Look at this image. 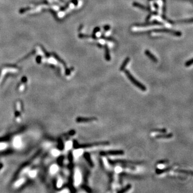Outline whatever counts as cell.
<instances>
[{
    "label": "cell",
    "instance_id": "d6986e66",
    "mask_svg": "<svg viewBox=\"0 0 193 193\" xmlns=\"http://www.w3.org/2000/svg\"><path fill=\"white\" fill-rule=\"evenodd\" d=\"M151 131L152 132H157V133H165L166 132V129L165 128H162V129H153L151 130Z\"/></svg>",
    "mask_w": 193,
    "mask_h": 193
},
{
    "label": "cell",
    "instance_id": "277c9868",
    "mask_svg": "<svg viewBox=\"0 0 193 193\" xmlns=\"http://www.w3.org/2000/svg\"><path fill=\"white\" fill-rule=\"evenodd\" d=\"M124 151L121 150H109L106 151H101L100 152V156H121L124 154Z\"/></svg>",
    "mask_w": 193,
    "mask_h": 193
},
{
    "label": "cell",
    "instance_id": "83f0119b",
    "mask_svg": "<svg viewBox=\"0 0 193 193\" xmlns=\"http://www.w3.org/2000/svg\"><path fill=\"white\" fill-rule=\"evenodd\" d=\"M104 28H105V30H108L110 28V27H109V25H106L105 26V27H104Z\"/></svg>",
    "mask_w": 193,
    "mask_h": 193
},
{
    "label": "cell",
    "instance_id": "7c38bea8",
    "mask_svg": "<svg viewBox=\"0 0 193 193\" xmlns=\"http://www.w3.org/2000/svg\"><path fill=\"white\" fill-rule=\"evenodd\" d=\"M84 156L85 157V158L86 160H87V163H89V165L91 167H93V163L92 162V160H91V157L90 155V154L89 153H87V152H86V153H85L84 154Z\"/></svg>",
    "mask_w": 193,
    "mask_h": 193
},
{
    "label": "cell",
    "instance_id": "4316f807",
    "mask_svg": "<svg viewBox=\"0 0 193 193\" xmlns=\"http://www.w3.org/2000/svg\"><path fill=\"white\" fill-rule=\"evenodd\" d=\"M100 31V28H98V27H96V28H95V30H94V32H93V33H95V34H96V33L97 32H98V31Z\"/></svg>",
    "mask_w": 193,
    "mask_h": 193
},
{
    "label": "cell",
    "instance_id": "52a82bcc",
    "mask_svg": "<svg viewBox=\"0 0 193 193\" xmlns=\"http://www.w3.org/2000/svg\"><path fill=\"white\" fill-rule=\"evenodd\" d=\"M13 145L16 148H19L22 146V140L20 136H16L13 140Z\"/></svg>",
    "mask_w": 193,
    "mask_h": 193
},
{
    "label": "cell",
    "instance_id": "603a6c76",
    "mask_svg": "<svg viewBox=\"0 0 193 193\" xmlns=\"http://www.w3.org/2000/svg\"><path fill=\"white\" fill-rule=\"evenodd\" d=\"M193 64V59H190V60L188 61L187 62H186L185 63V66L186 67H189L190 66H192V64Z\"/></svg>",
    "mask_w": 193,
    "mask_h": 193
},
{
    "label": "cell",
    "instance_id": "44dd1931",
    "mask_svg": "<svg viewBox=\"0 0 193 193\" xmlns=\"http://www.w3.org/2000/svg\"><path fill=\"white\" fill-rule=\"evenodd\" d=\"M6 146L7 145L5 143H0V150L5 149Z\"/></svg>",
    "mask_w": 193,
    "mask_h": 193
},
{
    "label": "cell",
    "instance_id": "8992f818",
    "mask_svg": "<svg viewBox=\"0 0 193 193\" xmlns=\"http://www.w3.org/2000/svg\"><path fill=\"white\" fill-rule=\"evenodd\" d=\"M97 120V118L96 117H90V118H82L79 117L76 119V122L79 123H85V122H92L94 121Z\"/></svg>",
    "mask_w": 193,
    "mask_h": 193
},
{
    "label": "cell",
    "instance_id": "2e32d148",
    "mask_svg": "<svg viewBox=\"0 0 193 193\" xmlns=\"http://www.w3.org/2000/svg\"><path fill=\"white\" fill-rule=\"evenodd\" d=\"M131 184H128V185L125 186V187L121 189V190H120L119 191H118V193H124L128 191L130 189H131Z\"/></svg>",
    "mask_w": 193,
    "mask_h": 193
},
{
    "label": "cell",
    "instance_id": "5bb4252c",
    "mask_svg": "<svg viewBox=\"0 0 193 193\" xmlns=\"http://www.w3.org/2000/svg\"><path fill=\"white\" fill-rule=\"evenodd\" d=\"M172 167H169L166 168V169H156V173L157 174H161L164 173H165L166 172L169 171L170 170H172Z\"/></svg>",
    "mask_w": 193,
    "mask_h": 193
},
{
    "label": "cell",
    "instance_id": "9c48e42d",
    "mask_svg": "<svg viewBox=\"0 0 193 193\" xmlns=\"http://www.w3.org/2000/svg\"><path fill=\"white\" fill-rule=\"evenodd\" d=\"M145 54L147 56V57L149 58V59H151L152 61L154 62H158V60L156 58V57L154 55L152 54L148 50H145Z\"/></svg>",
    "mask_w": 193,
    "mask_h": 193
},
{
    "label": "cell",
    "instance_id": "30bf717a",
    "mask_svg": "<svg viewBox=\"0 0 193 193\" xmlns=\"http://www.w3.org/2000/svg\"><path fill=\"white\" fill-rule=\"evenodd\" d=\"M173 137L172 134H160L156 136V138L157 139H169L172 138Z\"/></svg>",
    "mask_w": 193,
    "mask_h": 193
},
{
    "label": "cell",
    "instance_id": "ac0fdd59",
    "mask_svg": "<svg viewBox=\"0 0 193 193\" xmlns=\"http://www.w3.org/2000/svg\"><path fill=\"white\" fill-rule=\"evenodd\" d=\"M176 172L181 173H185V174H190L191 175L193 174V172L192 170H175Z\"/></svg>",
    "mask_w": 193,
    "mask_h": 193
},
{
    "label": "cell",
    "instance_id": "d4e9b609",
    "mask_svg": "<svg viewBox=\"0 0 193 193\" xmlns=\"http://www.w3.org/2000/svg\"><path fill=\"white\" fill-rule=\"evenodd\" d=\"M167 162H169V161L168 160H160L158 162V164H166Z\"/></svg>",
    "mask_w": 193,
    "mask_h": 193
},
{
    "label": "cell",
    "instance_id": "484cf974",
    "mask_svg": "<svg viewBox=\"0 0 193 193\" xmlns=\"http://www.w3.org/2000/svg\"><path fill=\"white\" fill-rule=\"evenodd\" d=\"M84 189H85V190H86V192H92L90 188L88 187H87V186H85V187H84Z\"/></svg>",
    "mask_w": 193,
    "mask_h": 193
},
{
    "label": "cell",
    "instance_id": "7402d4cb",
    "mask_svg": "<svg viewBox=\"0 0 193 193\" xmlns=\"http://www.w3.org/2000/svg\"><path fill=\"white\" fill-rule=\"evenodd\" d=\"M51 153H52V155L56 157L59 154V151L57 150H53L52 152H51Z\"/></svg>",
    "mask_w": 193,
    "mask_h": 193
},
{
    "label": "cell",
    "instance_id": "e0dca14e",
    "mask_svg": "<svg viewBox=\"0 0 193 193\" xmlns=\"http://www.w3.org/2000/svg\"><path fill=\"white\" fill-rule=\"evenodd\" d=\"M105 58H106V60L107 61H110V60H111V57H110L109 51L108 47L107 46H105Z\"/></svg>",
    "mask_w": 193,
    "mask_h": 193
},
{
    "label": "cell",
    "instance_id": "6da1fadb",
    "mask_svg": "<svg viewBox=\"0 0 193 193\" xmlns=\"http://www.w3.org/2000/svg\"><path fill=\"white\" fill-rule=\"evenodd\" d=\"M124 71L125 75L127 76L128 78L131 80L132 83L134 84L136 87H137L138 89H140L141 90H142V91H145L147 90V87H145V85H143V84L139 82L138 80H137L136 78L131 75V73H130L128 70H125Z\"/></svg>",
    "mask_w": 193,
    "mask_h": 193
},
{
    "label": "cell",
    "instance_id": "ffe728a7",
    "mask_svg": "<svg viewBox=\"0 0 193 193\" xmlns=\"http://www.w3.org/2000/svg\"><path fill=\"white\" fill-rule=\"evenodd\" d=\"M37 173V170H32L29 172V176H30L31 177V178H34V177L36 176Z\"/></svg>",
    "mask_w": 193,
    "mask_h": 193
},
{
    "label": "cell",
    "instance_id": "5b68a950",
    "mask_svg": "<svg viewBox=\"0 0 193 193\" xmlns=\"http://www.w3.org/2000/svg\"><path fill=\"white\" fill-rule=\"evenodd\" d=\"M153 32H163V33H170L172 35H174L175 36L180 37L181 35V33L179 31H176L172 30H170V29L167 28H159V29H155L153 30Z\"/></svg>",
    "mask_w": 193,
    "mask_h": 193
},
{
    "label": "cell",
    "instance_id": "7a4b0ae2",
    "mask_svg": "<svg viewBox=\"0 0 193 193\" xmlns=\"http://www.w3.org/2000/svg\"><path fill=\"white\" fill-rule=\"evenodd\" d=\"M109 144V142L108 141H101V142H96L91 143H88V144H85L82 145H74V148L76 149H80V148H91L93 147H96L99 145H106Z\"/></svg>",
    "mask_w": 193,
    "mask_h": 193
},
{
    "label": "cell",
    "instance_id": "cb8c5ba5",
    "mask_svg": "<svg viewBox=\"0 0 193 193\" xmlns=\"http://www.w3.org/2000/svg\"><path fill=\"white\" fill-rule=\"evenodd\" d=\"M23 183V179H21V180H19L16 183V186H21V185H22Z\"/></svg>",
    "mask_w": 193,
    "mask_h": 193
},
{
    "label": "cell",
    "instance_id": "3957f363",
    "mask_svg": "<svg viewBox=\"0 0 193 193\" xmlns=\"http://www.w3.org/2000/svg\"><path fill=\"white\" fill-rule=\"evenodd\" d=\"M108 162L111 165H114L119 164H125L129 165H141L142 164L143 162L142 161H136L131 160H112L108 159Z\"/></svg>",
    "mask_w": 193,
    "mask_h": 193
},
{
    "label": "cell",
    "instance_id": "8fae6325",
    "mask_svg": "<svg viewBox=\"0 0 193 193\" xmlns=\"http://www.w3.org/2000/svg\"><path fill=\"white\" fill-rule=\"evenodd\" d=\"M133 6H135V7H137L140 8L141 9H142V10H146V11H150L151 9L149 8H148L147 6H144L142 5V4H141L140 3H137V2H134V3H133Z\"/></svg>",
    "mask_w": 193,
    "mask_h": 193
},
{
    "label": "cell",
    "instance_id": "9a60e30c",
    "mask_svg": "<svg viewBox=\"0 0 193 193\" xmlns=\"http://www.w3.org/2000/svg\"><path fill=\"white\" fill-rule=\"evenodd\" d=\"M130 61V58L129 57H127L126 59L122 63V65H121V66L120 67V70L121 71H124L125 70V68L126 66H127V64L128 63V62H129Z\"/></svg>",
    "mask_w": 193,
    "mask_h": 193
},
{
    "label": "cell",
    "instance_id": "ba28073f",
    "mask_svg": "<svg viewBox=\"0 0 193 193\" xmlns=\"http://www.w3.org/2000/svg\"><path fill=\"white\" fill-rule=\"evenodd\" d=\"M163 25V24L157 21H153L152 22H148V23H143V24H138L136 25V26L139 27H145V26H149L150 25Z\"/></svg>",
    "mask_w": 193,
    "mask_h": 193
},
{
    "label": "cell",
    "instance_id": "4fadbf2b",
    "mask_svg": "<svg viewBox=\"0 0 193 193\" xmlns=\"http://www.w3.org/2000/svg\"><path fill=\"white\" fill-rule=\"evenodd\" d=\"M58 170H59V167L57 165L53 164L51 166L50 169H49V172L51 174H54L57 173Z\"/></svg>",
    "mask_w": 193,
    "mask_h": 193
}]
</instances>
